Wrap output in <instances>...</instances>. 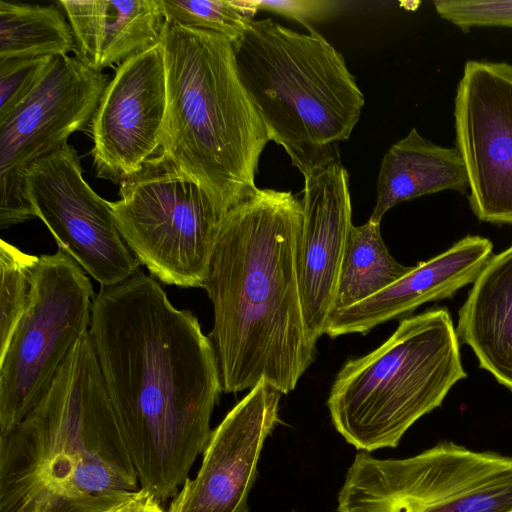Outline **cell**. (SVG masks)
I'll list each match as a JSON object with an SVG mask.
<instances>
[{"instance_id":"obj_1","label":"cell","mask_w":512,"mask_h":512,"mask_svg":"<svg viewBox=\"0 0 512 512\" xmlns=\"http://www.w3.org/2000/svg\"><path fill=\"white\" fill-rule=\"evenodd\" d=\"M89 332L140 487L162 504L189 478L212 433L223 391L214 344L198 318L141 271L101 287Z\"/></svg>"},{"instance_id":"obj_2","label":"cell","mask_w":512,"mask_h":512,"mask_svg":"<svg viewBox=\"0 0 512 512\" xmlns=\"http://www.w3.org/2000/svg\"><path fill=\"white\" fill-rule=\"evenodd\" d=\"M302 223L301 200L260 188L221 219L202 288L225 393L265 381L287 394L315 360L297 274Z\"/></svg>"},{"instance_id":"obj_3","label":"cell","mask_w":512,"mask_h":512,"mask_svg":"<svg viewBox=\"0 0 512 512\" xmlns=\"http://www.w3.org/2000/svg\"><path fill=\"white\" fill-rule=\"evenodd\" d=\"M140 490L87 331L41 401L0 435V512H118Z\"/></svg>"},{"instance_id":"obj_4","label":"cell","mask_w":512,"mask_h":512,"mask_svg":"<svg viewBox=\"0 0 512 512\" xmlns=\"http://www.w3.org/2000/svg\"><path fill=\"white\" fill-rule=\"evenodd\" d=\"M164 49L167 107L161 151L225 214L257 188L269 141L238 72L230 39L169 25Z\"/></svg>"},{"instance_id":"obj_5","label":"cell","mask_w":512,"mask_h":512,"mask_svg":"<svg viewBox=\"0 0 512 512\" xmlns=\"http://www.w3.org/2000/svg\"><path fill=\"white\" fill-rule=\"evenodd\" d=\"M232 45L269 141L303 176L340 160L338 144L350 137L365 102L342 54L314 29L304 34L270 18L251 20Z\"/></svg>"},{"instance_id":"obj_6","label":"cell","mask_w":512,"mask_h":512,"mask_svg":"<svg viewBox=\"0 0 512 512\" xmlns=\"http://www.w3.org/2000/svg\"><path fill=\"white\" fill-rule=\"evenodd\" d=\"M459 345L444 308L401 319L382 345L348 360L337 373L327 399L335 429L367 453L397 447L467 377Z\"/></svg>"},{"instance_id":"obj_7","label":"cell","mask_w":512,"mask_h":512,"mask_svg":"<svg viewBox=\"0 0 512 512\" xmlns=\"http://www.w3.org/2000/svg\"><path fill=\"white\" fill-rule=\"evenodd\" d=\"M337 512H512V457L450 441L404 459L358 453Z\"/></svg>"},{"instance_id":"obj_8","label":"cell","mask_w":512,"mask_h":512,"mask_svg":"<svg viewBox=\"0 0 512 512\" xmlns=\"http://www.w3.org/2000/svg\"><path fill=\"white\" fill-rule=\"evenodd\" d=\"M119 192L114 220L140 264L165 284L202 288L224 215L204 190L160 150Z\"/></svg>"},{"instance_id":"obj_9","label":"cell","mask_w":512,"mask_h":512,"mask_svg":"<svg viewBox=\"0 0 512 512\" xmlns=\"http://www.w3.org/2000/svg\"><path fill=\"white\" fill-rule=\"evenodd\" d=\"M93 288L65 251L38 257L28 306L0 355V435L41 401L63 362L89 331Z\"/></svg>"},{"instance_id":"obj_10","label":"cell","mask_w":512,"mask_h":512,"mask_svg":"<svg viewBox=\"0 0 512 512\" xmlns=\"http://www.w3.org/2000/svg\"><path fill=\"white\" fill-rule=\"evenodd\" d=\"M108 82L77 56H56L33 90L0 120L2 229L36 217L25 189L29 167L91 122Z\"/></svg>"},{"instance_id":"obj_11","label":"cell","mask_w":512,"mask_h":512,"mask_svg":"<svg viewBox=\"0 0 512 512\" xmlns=\"http://www.w3.org/2000/svg\"><path fill=\"white\" fill-rule=\"evenodd\" d=\"M27 198L59 249L101 287L118 284L141 265L122 239L111 203L84 180L79 156L67 142L35 161L25 179Z\"/></svg>"},{"instance_id":"obj_12","label":"cell","mask_w":512,"mask_h":512,"mask_svg":"<svg viewBox=\"0 0 512 512\" xmlns=\"http://www.w3.org/2000/svg\"><path fill=\"white\" fill-rule=\"evenodd\" d=\"M454 120L471 210L483 222L512 225V64L467 61Z\"/></svg>"},{"instance_id":"obj_13","label":"cell","mask_w":512,"mask_h":512,"mask_svg":"<svg viewBox=\"0 0 512 512\" xmlns=\"http://www.w3.org/2000/svg\"><path fill=\"white\" fill-rule=\"evenodd\" d=\"M167 107L161 42L118 65L91 120L98 177L121 184L161 150Z\"/></svg>"},{"instance_id":"obj_14","label":"cell","mask_w":512,"mask_h":512,"mask_svg":"<svg viewBox=\"0 0 512 512\" xmlns=\"http://www.w3.org/2000/svg\"><path fill=\"white\" fill-rule=\"evenodd\" d=\"M281 393L260 381L212 430L195 478L166 512H249L248 496L267 437L279 422Z\"/></svg>"},{"instance_id":"obj_15","label":"cell","mask_w":512,"mask_h":512,"mask_svg":"<svg viewBox=\"0 0 512 512\" xmlns=\"http://www.w3.org/2000/svg\"><path fill=\"white\" fill-rule=\"evenodd\" d=\"M303 223L297 250L302 310L312 342L325 334L352 227L349 175L340 160L304 175Z\"/></svg>"},{"instance_id":"obj_16","label":"cell","mask_w":512,"mask_h":512,"mask_svg":"<svg viewBox=\"0 0 512 512\" xmlns=\"http://www.w3.org/2000/svg\"><path fill=\"white\" fill-rule=\"evenodd\" d=\"M493 245L481 236H466L444 252L418 263L393 284L353 306L330 315L325 334L336 338L366 335L376 326L409 317L419 306L451 298L474 283L492 254Z\"/></svg>"},{"instance_id":"obj_17","label":"cell","mask_w":512,"mask_h":512,"mask_svg":"<svg viewBox=\"0 0 512 512\" xmlns=\"http://www.w3.org/2000/svg\"><path fill=\"white\" fill-rule=\"evenodd\" d=\"M77 56L101 72L159 43L167 26L161 0H60Z\"/></svg>"},{"instance_id":"obj_18","label":"cell","mask_w":512,"mask_h":512,"mask_svg":"<svg viewBox=\"0 0 512 512\" xmlns=\"http://www.w3.org/2000/svg\"><path fill=\"white\" fill-rule=\"evenodd\" d=\"M456 332L479 366L512 391V244L493 255L474 281Z\"/></svg>"},{"instance_id":"obj_19","label":"cell","mask_w":512,"mask_h":512,"mask_svg":"<svg viewBox=\"0 0 512 512\" xmlns=\"http://www.w3.org/2000/svg\"><path fill=\"white\" fill-rule=\"evenodd\" d=\"M468 188L457 148L435 144L412 128L382 158L369 221L380 224L385 213L401 202L446 190L465 193Z\"/></svg>"},{"instance_id":"obj_20","label":"cell","mask_w":512,"mask_h":512,"mask_svg":"<svg viewBox=\"0 0 512 512\" xmlns=\"http://www.w3.org/2000/svg\"><path fill=\"white\" fill-rule=\"evenodd\" d=\"M69 23L56 5L0 1V61L75 52Z\"/></svg>"},{"instance_id":"obj_21","label":"cell","mask_w":512,"mask_h":512,"mask_svg":"<svg viewBox=\"0 0 512 512\" xmlns=\"http://www.w3.org/2000/svg\"><path fill=\"white\" fill-rule=\"evenodd\" d=\"M411 269L391 256L381 236L380 224L368 220L361 226L352 225L340 268L333 312L370 298Z\"/></svg>"},{"instance_id":"obj_22","label":"cell","mask_w":512,"mask_h":512,"mask_svg":"<svg viewBox=\"0 0 512 512\" xmlns=\"http://www.w3.org/2000/svg\"><path fill=\"white\" fill-rule=\"evenodd\" d=\"M37 261L38 257L0 241V355L28 306Z\"/></svg>"},{"instance_id":"obj_23","label":"cell","mask_w":512,"mask_h":512,"mask_svg":"<svg viewBox=\"0 0 512 512\" xmlns=\"http://www.w3.org/2000/svg\"><path fill=\"white\" fill-rule=\"evenodd\" d=\"M169 25L212 31L231 42L240 38L252 15L239 0H161Z\"/></svg>"},{"instance_id":"obj_24","label":"cell","mask_w":512,"mask_h":512,"mask_svg":"<svg viewBox=\"0 0 512 512\" xmlns=\"http://www.w3.org/2000/svg\"><path fill=\"white\" fill-rule=\"evenodd\" d=\"M437 14L462 31L475 27L512 28V0H437Z\"/></svg>"},{"instance_id":"obj_25","label":"cell","mask_w":512,"mask_h":512,"mask_svg":"<svg viewBox=\"0 0 512 512\" xmlns=\"http://www.w3.org/2000/svg\"><path fill=\"white\" fill-rule=\"evenodd\" d=\"M53 58L0 61V120L39 83Z\"/></svg>"},{"instance_id":"obj_26","label":"cell","mask_w":512,"mask_h":512,"mask_svg":"<svg viewBox=\"0 0 512 512\" xmlns=\"http://www.w3.org/2000/svg\"><path fill=\"white\" fill-rule=\"evenodd\" d=\"M242 5L255 15L260 10L277 13L303 24L308 30L311 22L323 20L336 14L339 1L326 0H240Z\"/></svg>"},{"instance_id":"obj_27","label":"cell","mask_w":512,"mask_h":512,"mask_svg":"<svg viewBox=\"0 0 512 512\" xmlns=\"http://www.w3.org/2000/svg\"><path fill=\"white\" fill-rule=\"evenodd\" d=\"M118 512H164V510L158 500L141 489Z\"/></svg>"},{"instance_id":"obj_28","label":"cell","mask_w":512,"mask_h":512,"mask_svg":"<svg viewBox=\"0 0 512 512\" xmlns=\"http://www.w3.org/2000/svg\"><path fill=\"white\" fill-rule=\"evenodd\" d=\"M291 512H296V511H291Z\"/></svg>"}]
</instances>
